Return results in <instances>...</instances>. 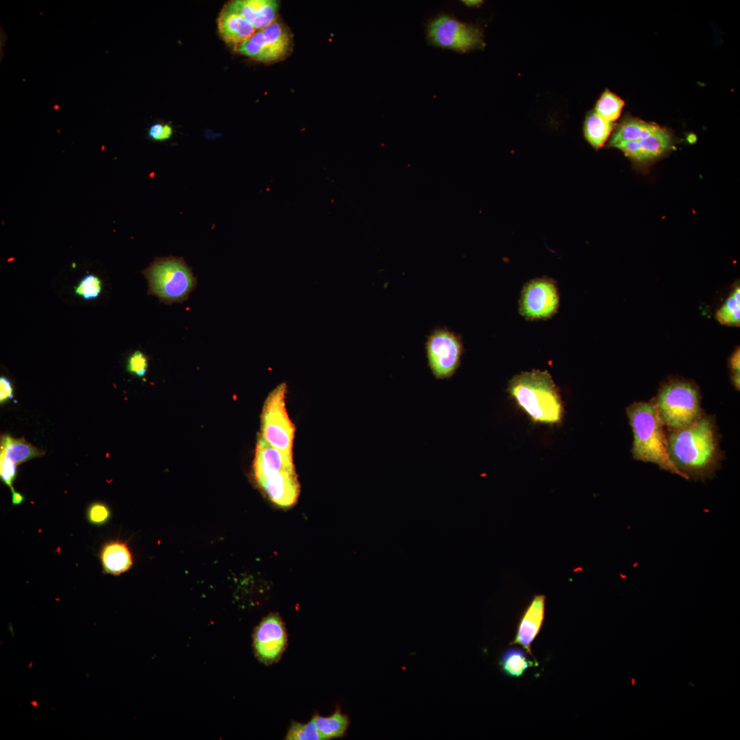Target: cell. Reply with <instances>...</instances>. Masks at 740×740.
I'll return each instance as SVG.
<instances>
[{
    "instance_id": "e575fe53",
    "label": "cell",
    "mask_w": 740,
    "mask_h": 740,
    "mask_svg": "<svg viewBox=\"0 0 740 740\" xmlns=\"http://www.w3.org/2000/svg\"><path fill=\"white\" fill-rule=\"evenodd\" d=\"M463 2L468 6H479L483 3L482 1L480 0H467L463 1Z\"/></svg>"
},
{
    "instance_id": "1f68e13d",
    "label": "cell",
    "mask_w": 740,
    "mask_h": 740,
    "mask_svg": "<svg viewBox=\"0 0 740 740\" xmlns=\"http://www.w3.org/2000/svg\"><path fill=\"white\" fill-rule=\"evenodd\" d=\"M729 367L731 373L732 382L735 388H740V349L738 346L733 351L729 358Z\"/></svg>"
},
{
    "instance_id": "d6986e66",
    "label": "cell",
    "mask_w": 740,
    "mask_h": 740,
    "mask_svg": "<svg viewBox=\"0 0 740 740\" xmlns=\"http://www.w3.org/2000/svg\"><path fill=\"white\" fill-rule=\"evenodd\" d=\"M615 127V124L606 121L595 112H589L585 119L584 134L587 140L595 149L602 147Z\"/></svg>"
},
{
    "instance_id": "3957f363",
    "label": "cell",
    "mask_w": 740,
    "mask_h": 740,
    "mask_svg": "<svg viewBox=\"0 0 740 740\" xmlns=\"http://www.w3.org/2000/svg\"><path fill=\"white\" fill-rule=\"evenodd\" d=\"M626 414L633 433V458L656 464L684 478L669 458L665 426L654 399L632 403L626 408Z\"/></svg>"
},
{
    "instance_id": "e0dca14e",
    "label": "cell",
    "mask_w": 740,
    "mask_h": 740,
    "mask_svg": "<svg viewBox=\"0 0 740 740\" xmlns=\"http://www.w3.org/2000/svg\"><path fill=\"white\" fill-rule=\"evenodd\" d=\"M660 127L639 119L626 117L613 134L609 145L614 147L623 142L639 141L654 133Z\"/></svg>"
},
{
    "instance_id": "5bb4252c",
    "label": "cell",
    "mask_w": 740,
    "mask_h": 740,
    "mask_svg": "<svg viewBox=\"0 0 740 740\" xmlns=\"http://www.w3.org/2000/svg\"><path fill=\"white\" fill-rule=\"evenodd\" d=\"M545 597L537 595L524 611L517 626L516 636L510 644H519L533 656L531 644L539 634L544 620ZM534 657V656H533Z\"/></svg>"
},
{
    "instance_id": "7402d4cb",
    "label": "cell",
    "mask_w": 740,
    "mask_h": 740,
    "mask_svg": "<svg viewBox=\"0 0 740 740\" xmlns=\"http://www.w3.org/2000/svg\"><path fill=\"white\" fill-rule=\"evenodd\" d=\"M716 319L722 325L739 327L740 325V287L734 285L728 297L717 310Z\"/></svg>"
},
{
    "instance_id": "d4e9b609",
    "label": "cell",
    "mask_w": 740,
    "mask_h": 740,
    "mask_svg": "<svg viewBox=\"0 0 740 740\" xmlns=\"http://www.w3.org/2000/svg\"><path fill=\"white\" fill-rule=\"evenodd\" d=\"M624 106V101L606 89L597 100L594 111L606 121L613 123L620 116Z\"/></svg>"
},
{
    "instance_id": "836d02e7",
    "label": "cell",
    "mask_w": 740,
    "mask_h": 740,
    "mask_svg": "<svg viewBox=\"0 0 740 740\" xmlns=\"http://www.w3.org/2000/svg\"><path fill=\"white\" fill-rule=\"evenodd\" d=\"M11 491H12V505H14V506L18 505V504H20L21 503H22L24 501L25 497L23 496V495H22L21 493L16 491L14 490V489L11 490Z\"/></svg>"
},
{
    "instance_id": "4dcf8cb0",
    "label": "cell",
    "mask_w": 740,
    "mask_h": 740,
    "mask_svg": "<svg viewBox=\"0 0 740 740\" xmlns=\"http://www.w3.org/2000/svg\"><path fill=\"white\" fill-rule=\"evenodd\" d=\"M149 138L154 141H164L169 139L173 134L172 127L167 124L156 123L151 125L147 132Z\"/></svg>"
},
{
    "instance_id": "7c38bea8",
    "label": "cell",
    "mask_w": 740,
    "mask_h": 740,
    "mask_svg": "<svg viewBox=\"0 0 740 740\" xmlns=\"http://www.w3.org/2000/svg\"><path fill=\"white\" fill-rule=\"evenodd\" d=\"M673 146L671 134L661 127L649 136L639 141L618 143L614 146L625 155L638 162L652 161L668 151Z\"/></svg>"
},
{
    "instance_id": "6da1fadb",
    "label": "cell",
    "mask_w": 740,
    "mask_h": 740,
    "mask_svg": "<svg viewBox=\"0 0 740 740\" xmlns=\"http://www.w3.org/2000/svg\"><path fill=\"white\" fill-rule=\"evenodd\" d=\"M669 456L684 479H705L714 475L723 454L715 419L703 414L683 428L667 434Z\"/></svg>"
},
{
    "instance_id": "7a4b0ae2",
    "label": "cell",
    "mask_w": 740,
    "mask_h": 740,
    "mask_svg": "<svg viewBox=\"0 0 740 740\" xmlns=\"http://www.w3.org/2000/svg\"><path fill=\"white\" fill-rule=\"evenodd\" d=\"M253 469L257 483L273 503L282 508H289L297 502L300 485L293 453L279 450L260 436Z\"/></svg>"
},
{
    "instance_id": "44dd1931",
    "label": "cell",
    "mask_w": 740,
    "mask_h": 740,
    "mask_svg": "<svg viewBox=\"0 0 740 740\" xmlns=\"http://www.w3.org/2000/svg\"><path fill=\"white\" fill-rule=\"evenodd\" d=\"M534 665V663L528 658L525 652L516 648L506 650L500 661L502 671L513 678L521 676L528 667Z\"/></svg>"
},
{
    "instance_id": "9c48e42d",
    "label": "cell",
    "mask_w": 740,
    "mask_h": 740,
    "mask_svg": "<svg viewBox=\"0 0 740 740\" xmlns=\"http://www.w3.org/2000/svg\"><path fill=\"white\" fill-rule=\"evenodd\" d=\"M426 352L434 376L438 380L449 379L460 365L464 352L461 336L445 328H436L428 336Z\"/></svg>"
},
{
    "instance_id": "8fae6325",
    "label": "cell",
    "mask_w": 740,
    "mask_h": 740,
    "mask_svg": "<svg viewBox=\"0 0 740 740\" xmlns=\"http://www.w3.org/2000/svg\"><path fill=\"white\" fill-rule=\"evenodd\" d=\"M286 633L280 618L275 614L267 617L257 627L254 647L257 656L266 663L275 661L282 652Z\"/></svg>"
},
{
    "instance_id": "ffe728a7",
    "label": "cell",
    "mask_w": 740,
    "mask_h": 740,
    "mask_svg": "<svg viewBox=\"0 0 740 740\" xmlns=\"http://www.w3.org/2000/svg\"><path fill=\"white\" fill-rule=\"evenodd\" d=\"M234 50L260 62H268L278 60L266 43L260 30H256L250 38L241 43Z\"/></svg>"
},
{
    "instance_id": "ba28073f",
    "label": "cell",
    "mask_w": 740,
    "mask_h": 740,
    "mask_svg": "<svg viewBox=\"0 0 740 740\" xmlns=\"http://www.w3.org/2000/svg\"><path fill=\"white\" fill-rule=\"evenodd\" d=\"M428 38L434 45L465 53L484 47L482 31L478 26L442 14L432 20Z\"/></svg>"
},
{
    "instance_id": "484cf974",
    "label": "cell",
    "mask_w": 740,
    "mask_h": 740,
    "mask_svg": "<svg viewBox=\"0 0 740 740\" xmlns=\"http://www.w3.org/2000/svg\"><path fill=\"white\" fill-rule=\"evenodd\" d=\"M286 739L288 740H320L323 739L317 728L314 717L308 724L293 723Z\"/></svg>"
},
{
    "instance_id": "2e32d148",
    "label": "cell",
    "mask_w": 740,
    "mask_h": 740,
    "mask_svg": "<svg viewBox=\"0 0 740 740\" xmlns=\"http://www.w3.org/2000/svg\"><path fill=\"white\" fill-rule=\"evenodd\" d=\"M99 558L103 573L115 576L127 571L133 565L127 545L119 540L105 543L100 550Z\"/></svg>"
},
{
    "instance_id": "f1b7e54d",
    "label": "cell",
    "mask_w": 740,
    "mask_h": 740,
    "mask_svg": "<svg viewBox=\"0 0 740 740\" xmlns=\"http://www.w3.org/2000/svg\"><path fill=\"white\" fill-rule=\"evenodd\" d=\"M147 358L140 351H136L128 358L127 369L130 373L143 377L147 369Z\"/></svg>"
},
{
    "instance_id": "9a60e30c",
    "label": "cell",
    "mask_w": 740,
    "mask_h": 740,
    "mask_svg": "<svg viewBox=\"0 0 740 740\" xmlns=\"http://www.w3.org/2000/svg\"><path fill=\"white\" fill-rule=\"evenodd\" d=\"M217 24L222 39L234 49L256 31L243 16L224 8L218 18Z\"/></svg>"
},
{
    "instance_id": "8992f818",
    "label": "cell",
    "mask_w": 740,
    "mask_h": 740,
    "mask_svg": "<svg viewBox=\"0 0 740 740\" xmlns=\"http://www.w3.org/2000/svg\"><path fill=\"white\" fill-rule=\"evenodd\" d=\"M143 274L149 283V293L166 304L186 300L196 284L191 269L182 258H157Z\"/></svg>"
},
{
    "instance_id": "83f0119b",
    "label": "cell",
    "mask_w": 740,
    "mask_h": 740,
    "mask_svg": "<svg viewBox=\"0 0 740 740\" xmlns=\"http://www.w3.org/2000/svg\"><path fill=\"white\" fill-rule=\"evenodd\" d=\"M86 516L89 523L95 526H101L109 521L112 513L106 504L97 501L88 506Z\"/></svg>"
},
{
    "instance_id": "ac0fdd59",
    "label": "cell",
    "mask_w": 740,
    "mask_h": 740,
    "mask_svg": "<svg viewBox=\"0 0 740 740\" xmlns=\"http://www.w3.org/2000/svg\"><path fill=\"white\" fill-rule=\"evenodd\" d=\"M45 452L28 443L24 438L1 436V454L18 465L30 459L42 456Z\"/></svg>"
},
{
    "instance_id": "cb8c5ba5",
    "label": "cell",
    "mask_w": 740,
    "mask_h": 740,
    "mask_svg": "<svg viewBox=\"0 0 740 740\" xmlns=\"http://www.w3.org/2000/svg\"><path fill=\"white\" fill-rule=\"evenodd\" d=\"M314 719L323 739L343 736L349 724L347 717L339 711L329 717L316 715Z\"/></svg>"
},
{
    "instance_id": "4316f807",
    "label": "cell",
    "mask_w": 740,
    "mask_h": 740,
    "mask_svg": "<svg viewBox=\"0 0 740 740\" xmlns=\"http://www.w3.org/2000/svg\"><path fill=\"white\" fill-rule=\"evenodd\" d=\"M75 291L86 300L95 299L101 291V281L94 275L87 274L75 287Z\"/></svg>"
},
{
    "instance_id": "f546056e",
    "label": "cell",
    "mask_w": 740,
    "mask_h": 740,
    "mask_svg": "<svg viewBox=\"0 0 740 740\" xmlns=\"http://www.w3.org/2000/svg\"><path fill=\"white\" fill-rule=\"evenodd\" d=\"M16 466L12 460L0 454L1 479L11 490L14 489L12 484L16 475Z\"/></svg>"
},
{
    "instance_id": "4fadbf2b",
    "label": "cell",
    "mask_w": 740,
    "mask_h": 740,
    "mask_svg": "<svg viewBox=\"0 0 740 740\" xmlns=\"http://www.w3.org/2000/svg\"><path fill=\"white\" fill-rule=\"evenodd\" d=\"M278 8L279 3L275 0H236L224 8L243 16L256 30L275 22Z\"/></svg>"
},
{
    "instance_id": "603a6c76",
    "label": "cell",
    "mask_w": 740,
    "mask_h": 740,
    "mask_svg": "<svg viewBox=\"0 0 740 740\" xmlns=\"http://www.w3.org/2000/svg\"><path fill=\"white\" fill-rule=\"evenodd\" d=\"M264 40L278 59L282 58L288 51L290 37L286 30L278 22H273L260 29Z\"/></svg>"
},
{
    "instance_id": "5b68a950",
    "label": "cell",
    "mask_w": 740,
    "mask_h": 740,
    "mask_svg": "<svg viewBox=\"0 0 740 740\" xmlns=\"http://www.w3.org/2000/svg\"><path fill=\"white\" fill-rule=\"evenodd\" d=\"M654 401L669 431L689 426L703 415L699 387L689 380L669 378L661 385Z\"/></svg>"
},
{
    "instance_id": "30bf717a",
    "label": "cell",
    "mask_w": 740,
    "mask_h": 740,
    "mask_svg": "<svg viewBox=\"0 0 740 740\" xmlns=\"http://www.w3.org/2000/svg\"><path fill=\"white\" fill-rule=\"evenodd\" d=\"M558 295L553 280L538 278L524 287L520 300V312L530 319L548 318L558 306Z\"/></svg>"
},
{
    "instance_id": "52a82bcc",
    "label": "cell",
    "mask_w": 740,
    "mask_h": 740,
    "mask_svg": "<svg viewBox=\"0 0 740 740\" xmlns=\"http://www.w3.org/2000/svg\"><path fill=\"white\" fill-rule=\"evenodd\" d=\"M286 391L282 382L268 395L261 415L260 436L278 449L293 453L295 427L286 408Z\"/></svg>"
},
{
    "instance_id": "d6a6232c",
    "label": "cell",
    "mask_w": 740,
    "mask_h": 740,
    "mask_svg": "<svg viewBox=\"0 0 740 740\" xmlns=\"http://www.w3.org/2000/svg\"><path fill=\"white\" fill-rule=\"evenodd\" d=\"M13 397V388L10 380L4 377L0 378V402L3 403Z\"/></svg>"
},
{
    "instance_id": "277c9868",
    "label": "cell",
    "mask_w": 740,
    "mask_h": 740,
    "mask_svg": "<svg viewBox=\"0 0 740 740\" xmlns=\"http://www.w3.org/2000/svg\"><path fill=\"white\" fill-rule=\"evenodd\" d=\"M507 391L534 422L555 424L561 421V397L547 371L532 370L514 376Z\"/></svg>"
}]
</instances>
